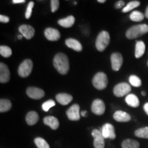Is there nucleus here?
Listing matches in <instances>:
<instances>
[{
  "mask_svg": "<svg viewBox=\"0 0 148 148\" xmlns=\"http://www.w3.org/2000/svg\"><path fill=\"white\" fill-rule=\"evenodd\" d=\"M66 115L69 120L71 121H78L80 119L79 114V106L77 103L72 105L70 108L66 110Z\"/></svg>",
  "mask_w": 148,
  "mask_h": 148,
  "instance_id": "obj_11",
  "label": "nucleus"
},
{
  "mask_svg": "<svg viewBox=\"0 0 148 148\" xmlns=\"http://www.w3.org/2000/svg\"><path fill=\"white\" fill-rule=\"evenodd\" d=\"M141 94H142V95H143V96H145L146 95V92L145 91H142Z\"/></svg>",
  "mask_w": 148,
  "mask_h": 148,
  "instance_id": "obj_43",
  "label": "nucleus"
},
{
  "mask_svg": "<svg viewBox=\"0 0 148 148\" xmlns=\"http://www.w3.org/2000/svg\"><path fill=\"white\" fill-rule=\"evenodd\" d=\"M25 2V0H13V1H12V3H23Z\"/></svg>",
  "mask_w": 148,
  "mask_h": 148,
  "instance_id": "obj_37",
  "label": "nucleus"
},
{
  "mask_svg": "<svg viewBox=\"0 0 148 148\" xmlns=\"http://www.w3.org/2000/svg\"><path fill=\"white\" fill-rule=\"evenodd\" d=\"M45 36L50 41H56L60 38V33L58 29L52 27H47L45 30Z\"/></svg>",
  "mask_w": 148,
  "mask_h": 148,
  "instance_id": "obj_14",
  "label": "nucleus"
},
{
  "mask_svg": "<svg viewBox=\"0 0 148 148\" xmlns=\"http://www.w3.org/2000/svg\"><path fill=\"white\" fill-rule=\"evenodd\" d=\"M43 123L52 130H56L59 127V121L56 117L53 116H45L43 119Z\"/></svg>",
  "mask_w": 148,
  "mask_h": 148,
  "instance_id": "obj_19",
  "label": "nucleus"
},
{
  "mask_svg": "<svg viewBox=\"0 0 148 148\" xmlns=\"http://www.w3.org/2000/svg\"><path fill=\"white\" fill-rule=\"evenodd\" d=\"M145 16H146V18H148V6L147 7V8H146V10H145Z\"/></svg>",
  "mask_w": 148,
  "mask_h": 148,
  "instance_id": "obj_40",
  "label": "nucleus"
},
{
  "mask_svg": "<svg viewBox=\"0 0 148 148\" xmlns=\"http://www.w3.org/2000/svg\"><path fill=\"white\" fill-rule=\"evenodd\" d=\"M131 91V86L127 83L121 82L116 84L113 88L114 95L117 97H121L129 95Z\"/></svg>",
  "mask_w": 148,
  "mask_h": 148,
  "instance_id": "obj_6",
  "label": "nucleus"
},
{
  "mask_svg": "<svg viewBox=\"0 0 148 148\" xmlns=\"http://www.w3.org/2000/svg\"><path fill=\"white\" fill-rule=\"evenodd\" d=\"M145 51V45L142 40H138L136 42L135 45V57L136 58H139L144 54Z\"/></svg>",
  "mask_w": 148,
  "mask_h": 148,
  "instance_id": "obj_21",
  "label": "nucleus"
},
{
  "mask_svg": "<svg viewBox=\"0 0 148 148\" xmlns=\"http://www.w3.org/2000/svg\"><path fill=\"white\" fill-rule=\"evenodd\" d=\"M113 118L118 122H128L131 120V116L126 112L122 110L116 111L113 114Z\"/></svg>",
  "mask_w": 148,
  "mask_h": 148,
  "instance_id": "obj_16",
  "label": "nucleus"
},
{
  "mask_svg": "<svg viewBox=\"0 0 148 148\" xmlns=\"http://www.w3.org/2000/svg\"><path fill=\"white\" fill-rule=\"evenodd\" d=\"M110 41V34L106 31H101L98 34L95 41V46L98 51H103L109 45Z\"/></svg>",
  "mask_w": 148,
  "mask_h": 148,
  "instance_id": "obj_3",
  "label": "nucleus"
},
{
  "mask_svg": "<svg viewBox=\"0 0 148 148\" xmlns=\"http://www.w3.org/2000/svg\"><path fill=\"white\" fill-rule=\"evenodd\" d=\"M34 143L38 148H50L47 142L41 137H37L35 138Z\"/></svg>",
  "mask_w": 148,
  "mask_h": 148,
  "instance_id": "obj_29",
  "label": "nucleus"
},
{
  "mask_svg": "<svg viewBox=\"0 0 148 148\" xmlns=\"http://www.w3.org/2000/svg\"><path fill=\"white\" fill-rule=\"evenodd\" d=\"M125 102L128 106L133 107V108H136L139 106V99L137 96L134 94H129L125 97Z\"/></svg>",
  "mask_w": 148,
  "mask_h": 148,
  "instance_id": "obj_22",
  "label": "nucleus"
},
{
  "mask_svg": "<svg viewBox=\"0 0 148 148\" xmlns=\"http://www.w3.org/2000/svg\"><path fill=\"white\" fill-rule=\"evenodd\" d=\"M39 116L35 111H29L25 116V121L29 125H34L38 122Z\"/></svg>",
  "mask_w": 148,
  "mask_h": 148,
  "instance_id": "obj_20",
  "label": "nucleus"
},
{
  "mask_svg": "<svg viewBox=\"0 0 148 148\" xmlns=\"http://www.w3.org/2000/svg\"><path fill=\"white\" fill-rule=\"evenodd\" d=\"M65 44L68 47L71 48L72 49H73V50L76 51H78V52L82 50V44H81L78 40L76 39H74V38H67V39L65 40Z\"/></svg>",
  "mask_w": 148,
  "mask_h": 148,
  "instance_id": "obj_18",
  "label": "nucleus"
},
{
  "mask_svg": "<svg viewBox=\"0 0 148 148\" xmlns=\"http://www.w3.org/2000/svg\"><path fill=\"white\" fill-rule=\"evenodd\" d=\"M124 5H125L124 1H118L117 2H116V3H115V8L116 9L121 8L124 6Z\"/></svg>",
  "mask_w": 148,
  "mask_h": 148,
  "instance_id": "obj_36",
  "label": "nucleus"
},
{
  "mask_svg": "<svg viewBox=\"0 0 148 148\" xmlns=\"http://www.w3.org/2000/svg\"><path fill=\"white\" fill-rule=\"evenodd\" d=\"M0 21H1V23H8V22L10 21V18L7 16L1 14V15H0Z\"/></svg>",
  "mask_w": 148,
  "mask_h": 148,
  "instance_id": "obj_35",
  "label": "nucleus"
},
{
  "mask_svg": "<svg viewBox=\"0 0 148 148\" xmlns=\"http://www.w3.org/2000/svg\"><path fill=\"white\" fill-rule=\"evenodd\" d=\"M34 3L33 1H30L27 5V9H26V12H25V18L27 19H28L31 17V15H32V9L34 8Z\"/></svg>",
  "mask_w": 148,
  "mask_h": 148,
  "instance_id": "obj_33",
  "label": "nucleus"
},
{
  "mask_svg": "<svg viewBox=\"0 0 148 148\" xmlns=\"http://www.w3.org/2000/svg\"><path fill=\"white\" fill-rule=\"evenodd\" d=\"M111 66L113 71H117L121 69L122 64H123V56L119 52H114L111 54L110 56Z\"/></svg>",
  "mask_w": 148,
  "mask_h": 148,
  "instance_id": "obj_8",
  "label": "nucleus"
},
{
  "mask_svg": "<svg viewBox=\"0 0 148 148\" xmlns=\"http://www.w3.org/2000/svg\"><path fill=\"white\" fill-rule=\"evenodd\" d=\"M147 66H148V61H147Z\"/></svg>",
  "mask_w": 148,
  "mask_h": 148,
  "instance_id": "obj_44",
  "label": "nucleus"
},
{
  "mask_svg": "<svg viewBox=\"0 0 148 148\" xmlns=\"http://www.w3.org/2000/svg\"><path fill=\"white\" fill-rule=\"evenodd\" d=\"M129 82L132 86H134V87H139L141 86V79L136 75H132L129 77Z\"/></svg>",
  "mask_w": 148,
  "mask_h": 148,
  "instance_id": "obj_30",
  "label": "nucleus"
},
{
  "mask_svg": "<svg viewBox=\"0 0 148 148\" xmlns=\"http://www.w3.org/2000/svg\"><path fill=\"white\" fill-rule=\"evenodd\" d=\"M12 107L11 101L7 99H1L0 100V112H5L10 110Z\"/></svg>",
  "mask_w": 148,
  "mask_h": 148,
  "instance_id": "obj_25",
  "label": "nucleus"
},
{
  "mask_svg": "<svg viewBox=\"0 0 148 148\" xmlns=\"http://www.w3.org/2000/svg\"><path fill=\"white\" fill-rule=\"evenodd\" d=\"M106 110L105 103L101 99H96L92 101L91 105V110L95 114L97 115H102Z\"/></svg>",
  "mask_w": 148,
  "mask_h": 148,
  "instance_id": "obj_9",
  "label": "nucleus"
},
{
  "mask_svg": "<svg viewBox=\"0 0 148 148\" xmlns=\"http://www.w3.org/2000/svg\"><path fill=\"white\" fill-rule=\"evenodd\" d=\"M140 1H130V2H129L127 4L125 5L124 8H123V10H122V12H128L132 10L133 9L137 8L140 5Z\"/></svg>",
  "mask_w": 148,
  "mask_h": 148,
  "instance_id": "obj_28",
  "label": "nucleus"
},
{
  "mask_svg": "<svg viewBox=\"0 0 148 148\" xmlns=\"http://www.w3.org/2000/svg\"><path fill=\"white\" fill-rule=\"evenodd\" d=\"M18 31L26 39H31L35 34L34 28L29 25H20L18 27Z\"/></svg>",
  "mask_w": 148,
  "mask_h": 148,
  "instance_id": "obj_13",
  "label": "nucleus"
},
{
  "mask_svg": "<svg viewBox=\"0 0 148 148\" xmlns=\"http://www.w3.org/2000/svg\"><path fill=\"white\" fill-rule=\"evenodd\" d=\"M92 136L94 138L93 145L95 148H104L105 138H103L101 131L97 129H94L92 131Z\"/></svg>",
  "mask_w": 148,
  "mask_h": 148,
  "instance_id": "obj_7",
  "label": "nucleus"
},
{
  "mask_svg": "<svg viewBox=\"0 0 148 148\" xmlns=\"http://www.w3.org/2000/svg\"><path fill=\"white\" fill-rule=\"evenodd\" d=\"M10 71L6 64L1 62L0 63V82L6 83L10 80Z\"/></svg>",
  "mask_w": 148,
  "mask_h": 148,
  "instance_id": "obj_15",
  "label": "nucleus"
},
{
  "mask_svg": "<svg viewBox=\"0 0 148 148\" xmlns=\"http://www.w3.org/2000/svg\"><path fill=\"white\" fill-rule=\"evenodd\" d=\"M75 23V17L73 16L70 15L67 17L61 18V19L58 20V23L60 26L63 27H71L72 25Z\"/></svg>",
  "mask_w": 148,
  "mask_h": 148,
  "instance_id": "obj_23",
  "label": "nucleus"
},
{
  "mask_svg": "<svg viewBox=\"0 0 148 148\" xmlns=\"http://www.w3.org/2000/svg\"><path fill=\"white\" fill-rule=\"evenodd\" d=\"M0 54L4 58H8L12 55V49L8 46L1 45L0 47Z\"/></svg>",
  "mask_w": 148,
  "mask_h": 148,
  "instance_id": "obj_31",
  "label": "nucleus"
},
{
  "mask_svg": "<svg viewBox=\"0 0 148 148\" xmlns=\"http://www.w3.org/2000/svg\"><path fill=\"white\" fill-rule=\"evenodd\" d=\"M56 99L57 101L59 103L65 106V105L69 104L73 100V97L69 94L63 92V93L57 94L56 96Z\"/></svg>",
  "mask_w": 148,
  "mask_h": 148,
  "instance_id": "obj_17",
  "label": "nucleus"
},
{
  "mask_svg": "<svg viewBox=\"0 0 148 148\" xmlns=\"http://www.w3.org/2000/svg\"><path fill=\"white\" fill-rule=\"evenodd\" d=\"M59 1L58 0H52L51 1V12H55L56 11L58 10L59 8Z\"/></svg>",
  "mask_w": 148,
  "mask_h": 148,
  "instance_id": "obj_34",
  "label": "nucleus"
},
{
  "mask_svg": "<svg viewBox=\"0 0 148 148\" xmlns=\"http://www.w3.org/2000/svg\"><path fill=\"white\" fill-rule=\"evenodd\" d=\"M148 32V25L147 24H139L130 27L127 29L125 36L128 39H134L143 36Z\"/></svg>",
  "mask_w": 148,
  "mask_h": 148,
  "instance_id": "obj_2",
  "label": "nucleus"
},
{
  "mask_svg": "<svg viewBox=\"0 0 148 148\" xmlns=\"http://www.w3.org/2000/svg\"><path fill=\"white\" fill-rule=\"evenodd\" d=\"M26 93L29 97L34 99H40L44 97L45 92L41 88L37 87H28L26 90Z\"/></svg>",
  "mask_w": 148,
  "mask_h": 148,
  "instance_id": "obj_12",
  "label": "nucleus"
},
{
  "mask_svg": "<svg viewBox=\"0 0 148 148\" xmlns=\"http://www.w3.org/2000/svg\"><path fill=\"white\" fill-rule=\"evenodd\" d=\"M101 133L104 138L114 139L116 138V133L114 127L110 123H105L101 127Z\"/></svg>",
  "mask_w": 148,
  "mask_h": 148,
  "instance_id": "obj_10",
  "label": "nucleus"
},
{
  "mask_svg": "<svg viewBox=\"0 0 148 148\" xmlns=\"http://www.w3.org/2000/svg\"><path fill=\"white\" fill-rule=\"evenodd\" d=\"M56 105V102L52 99H49L45 102H44L42 104V108L45 112H47L49 111V109H50L51 107L54 106Z\"/></svg>",
  "mask_w": 148,
  "mask_h": 148,
  "instance_id": "obj_32",
  "label": "nucleus"
},
{
  "mask_svg": "<svg viewBox=\"0 0 148 148\" xmlns=\"http://www.w3.org/2000/svg\"><path fill=\"white\" fill-rule=\"evenodd\" d=\"M144 17H145V15L141 12H139V11L137 10L133 11L132 13L130 14V18L132 21L135 22H140L143 21Z\"/></svg>",
  "mask_w": 148,
  "mask_h": 148,
  "instance_id": "obj_26",
  "label": "nucleus"
},
{
  "mask_svg": "<svg viewBox=\"0 0 148 148\" xmlns=\"http://www.w3.org/2000/svg\"><path fill=\"white\" fill-rule=\"evenodd\" d=\"M86 111H82V112H81V113H80V114H81V116H86Z\"/></svg>",
  "mask_w": 148,
  "mask_h": 148,
  "instance_id": "obj_39",
  "label": "nucleus"
},
{
  "mask_svg": "<svg viewBox=\"0 0 148 148\" xmlns=\"http://www.w3.org/2000/svg\"><path fill=\"white\" fill-rule=\"evenodd\" d=\"M140 144L137 140L127 138L123 140L121 143L122 148H139Z\"/></svg>",
  "mask_w": 148,
  "mask_h": 148,
  "instance_id": "obj_24",
  "label": "nucleus"
},
{
  "mask_svg": "<svg viewBox=\"0 0 148 148\" xmlns=\"http://www.w3.org/2000/svg\"><path fill=\"white\" fill-rule=\"evenodd\" d=\"M134 135L138 138L148 139V127H144L136 130L134 132Z\"/></svg>",
  "mask_w": 148,
  "mask_h": 148,
  "instance_id": "obj_27",
  "label": "nucleus"
},
{
  "mask_svg": "<svg viewBox=\"0 0 148 148\" xmlns=\"http://www.w3.org/2000/svg\"><path fill=\"white\" fill-rule=\"evenodd\" d=\"M18 39H20V40H21V39H22V38H23V35H22V34H19V35H18Z\"/></svg>",
  "mask_w": 148,
  "mask_h": 148,
  "instance_id": "obj_41",
  "label": "nucleus"
},
{
  "mask_svg": "<svg viewBox=\"0 0 148 148\" xmlns=\"http://www.w3.org/2000/svg\"><path fill=\"white\" fill-rule=\"evenodd\" d=\"M97 1L99 3H105L106 2V0H98Z\"/></svg>",
  "mask_w": 148,
  "mask_h": 148,
  "instance_id": "obj_42",
  "label": "nucleus"
},
{
  "mask_svg": "<svg viewBox=\"0 0 148 148\" xmlns=\"http://www.w3.org/2000/svg\"><path fill=\"white\" fill-rule=\"evenodd\" d=\"M143 109H144V110H145V112H146V114H147L148 115V102H147L146 103H145V104H144Z\"/></svg>",
  "mask_w": 148,
  "mask_h": 148,
  "instance_id": "obj_38",
  "label": "nucleus"
},
{
  "mask_svg": "<svg viewBox=\"0 0 148 148\" xmlns=\"http://www.w3.org/2000/svg\"><path fill=\"white\" fill-rule=\"evenodd\" d=\"M108 77L103 72H99L96 73L92 79V85L98 90H103L106 88L108 85Z\"/></svg>",
  "mask_w": 148,
  "mask_h": 148,
  "instance_id": "obj_4",
  "label": "nucleus"
},
{
  "mask_svg": "<svg viewBox=\"0 0 148 148\" xmlns=\"http://www.w3.org/2000/svg\"><path fill=\"white\" fill-rule=\"evenodd\" d=\"M53 64L56 69L62 75H65L69 71V58L63 53H58L55 56L53 60Z\"/></svg>",
  "mask_w": 148,
  "mask_h": 148,
  "instance_id": "obj_1",
  "label": "nucleus"
},
{
  "mask_svg": "<svg viewBox=\"0 0 148 148\" xmlns=\"http://www.w3.org/2000/svg\"><path fill=\"white\" fill-rule=\"evenodd\" d=\"M33 62L30 59H26L23 60L18 66V73L22 77L29 76L32 71Z\"/></svg>",
  "mask_w": 148,
  "mask_h": 148,
  "instance_id": "obj_5",
  "label": "nucleus"
}]
</instances>
